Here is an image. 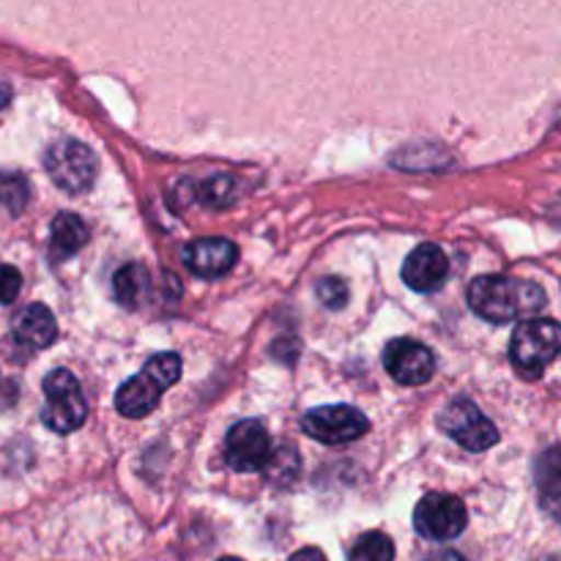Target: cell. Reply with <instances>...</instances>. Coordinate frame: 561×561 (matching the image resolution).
I'll return each mask as SVG.
<instances>
[{
    "label": "cell",
    "instance_id": "18",
    "mask_svg": "<svg viewBox=\"0 0 561 561\" xmlns=\"http://www.w3.org/2000/svg\"><path fill=\"white\" fill-rule=\"evenodd\" d=\"M348 561H394V542L383 531H367L354 542Z\"/></svg>",
    "mask_w": 561,
    "mask_h": 561
},
{
    "label": "cell",
    "instance_id": "19",
    "mask_svg": "<svg viewBox=\"0 0 561 561\" xmlns=\"http://www.w3.org/2000/svg\"><path fill=\"white\" fill-rule=\"evenodd\" d=\"M236 181L228 179V175H214V179H208L206 184H201V190H197V197H201L203 206L208 208H225L230 206V203L236 201Z\"/></svg>",
    "mask_w": 561,
    "mask_h": 561
},
{
    "label": "cell",
    "instance_id": "22",
    "mask_svg": "<svg viewBox=\"0 0 561 561\" xmlns=\"http://www.w3.org/2000/svg\"><path fill=\"white\" fill-rule=\"evenodd\" d=\"M288 561H327V557H323L318 548H301V551H296Z\"/></svg>",
    "mask_w": 561,
    "mask_h": 561
},
{
    "label": "cell",
    "instance_id": "12",
    "mask_svg": "<svg viewBox=\"0 0 561 561\" xmlns=\"http://www.w3.org/2000/svg\"><path fill=\"white\" fill-rule=\"evenodd\" d=\"M449 274V261L442 247L420 244L403 263V283L416 294H431L442 288Z\"/></svg>",
    "mask_w": 561,
    "mask_h": 561
},
{
    "label": "cell",
    "instance_id": "3",
    "mask_svg": "<svg viewBox=\"0 0 561 561\" xmlns=\"http://www.w3.org/2000/svg\"><path fill=\"white\" fill-rule=\"evenodd\" d=\"M510 359L524 378H540L548 365L561 359V323L546 318L520 321L510 340Z\"/></svg>",
    "mask_w": 561,
    "mask_h": 561
},
{
    "label": "cell",
    "instance_id": "1",
    "mask_svg": "<svg viewBox=\"0 0 561 561\" xmlns=\"http://www.w3.org/2000/svg\"><path fill=\"white\" fill-rule=\"evenodd\" d=\"M469 305L480 318L491 323L524 321L546 310L548 296L531 279H513L502 274H482L469 285Z\"/></svg>",
    "mask_w": 561,
    "mask_h": 561
},
{
    "label": "cell",
    "instance_id": "6",
    "mask_svg": "<svg viewBox=\"0 0 561 561\" xmlns=\"http://www.w3.org/2000/svg\"><path fill=\"white\" fill-rule=\"evenodd\" d=\"M438 427L447 433L453 442L469 453H485V449L496 447L499 431L471 400L458 398L438 414Z\"/></svg>",
    "mask_w": 561,
    "mask_h": 561
},
{
    "label": "cell",
    "instance_id": "11",
    "mask_svg": "<svg viewBox=\"0 0 561 561\" xmlns=\"http://www.w3.org/2000/svg\"><path fill=\"white\" fill-rule=\"evenodd\" d=\"M239 261V250L228 239H197L186 244L184 263L195 277L217 279L228 274Z\"/></svg>",
    "mask_w": 561,
    "mask_h": 561
},
{
    "label": "cell",
    "instance_id": "24",
    "mask_svg": "<svg viewBox=\"0 0 561 561\" xmlns=\"http://www.w3.org/2000/svg\"><path fill=\"white\" fill-rule=\"evenodd\" d=\"M11 102V88L5 82H0V110Z\"/></svg>",
    "mask_w": 561,
    "mask_h": 561
},
{
    "label": "cell",
    "instance_id": "14",
    "mask_svg": "<svg viewBox=\"0 0 561 561\" xmlns=\"http://www.w3.org/2000/svg\"><path fill=\"white\" fill-rule=\"evenodd\" d=\"M537 496L540 507L551 515L553 520H561V447H551L537 458L535 466Z\"/></svg>",
    "mask_w": 561,
    "mask_h": 561
},
{
    "label": "cell",
    "instance_id": "21",
    "mask_svg": "<svg viewBox=\"0 0 561 561\" xmlns=\"http://www.w3.org/2000/svg\"><path fill=\"white\" fill-rule=\"evenodd\" d=\"M22 290V274L9 263H0V305H11Z\"/></svg>",
    "mask_w": 561,
    "mask_h": 561
},
{
    "label": "cell",
    "instance_id": "10",
    "mask_svg": "<svg viewBox=\"0 0 561 561\" xmlns=\"http://www.w3.org/2000/svg\"><path fill=\"white\" fill-rule=\"evenodd\" d=\"M383 367L403 387H422L436 373V356H433V351L427 345L409 337H400L392 340L383 348Z\"/></svg>",
    "mask_w": 561,
    "mask_h": 561
},
{
    "label": "cell",
    "instance_id": "9",
    "mask_svg": "<svg viewBox=\"0 0 561 561\" xmlns=\"http://www.w3.org/2000/svg\"><path fill=\"white\" fill-rule=\"evenodd\" d=\"M301 431L316 442L337 447L365 436L370 431V420L351 405H323L301 416Z\"/></svg>",
    "mask_w": 561,
    "mask_h": 561
},
{
    "label": "cell",
    "instance_id": "2",
    "mask_svg": "<svg viewBox=\"0 0 561 561\" xmlns=\"http://www.w3.org/2000/svg\"><path fill=\"white\" fill-rule=\"evenodd\" d=\"M181 378V356L179 354H157L146 362L137 376L121 383L115 392V409L121 416L129 420H142L159 405L162 394Z\"/></svg>",
    "mask_w": 561,
    "mask_h": 561
},
{
    "label": "cell",
    "instance_id": "20",
    "mask_svg": "<svg viewBox=\"0 0 561 561\" xmlns=\"http://www.w3.org/2000/svg\"><path fill=\"white\" fill-rule=\"evenodd\" d=\"M318 299L327 310H343L348 305V285L340 277H323L316 288Z\"/></svg>",
    "mask_w": 561,
    "mask_h": 561
},
{
    "label": "cell",
    "instance_id": "17",
    "mask_svg": "<svg viewBox=\"0 0 561 561\" xmlns=\"http://www.w3.org/2000/svg\"><path fill=\"white\" fill-rule=\"evenodd\" d=\"M31 203V184L16 170H0V206L9 208V214L20 217Z\"/></svg>",
    "mask_w": 561,
    "mask_h": 561
},
{
    "label": "cell",
    "instance_id": "15",
    "mask_svg": "<svg viewBox=\"0 0 561 561\" xmlns=\"http://www.w3.org/2000/svg\"><path fill=\"white\" fill-rule=\"evenodd\" d=\"M88 244V228L77 214L60 211L49 228V261L64 263Z\"/></svg>",
    "mask_w": 561,
    "mask_h": 561
},
{
    "label": "cell",
    "instance_id": "7",
    "mask_svg": "<svg viewBox=\"0 0 561 561\" xmlns=\"http://www.w3.org/2000/svg\"><path fill=\"white\" fill-rule=\"evenodd\" d=\"M466 524H469L466 504L449 493H427L414 510V529L425 540H455V537L463 535Z\"/></svg>",
    "mask_w": 561,
    "mask_h": 561
},
{
    "label": "cell",
    "instance_id": "16",
    "mask_svg": "<svg viewBox=\"0 0 561 561\" xmlns=\"http://www.w3.org/2000/svg\"><path fill=\"white\" fill-rule=\"evenodd\" d=\"M148 290H151V283H148V272L140 263H126L124 268L115 272L113 294L121 307L137 310V307L148 299Z\"/></svg>",
    "mask_w": 561,
    "mask_h": 561
},
{
    "label": "cell",
    "instance_id": "13",
    "mask_svg": "<svg viewBox=\"0 0 561 561\" xmlns=\"http://www.w3.org/2000/svg\"><path fill=\"white\" fill-rule=\"evenodd\" d=\"M14 340L25 348L44 351L58 340V323L44 305H27L14 321Z\"/></svg>",
    "mask_w": 561,
    "mask_h": 561
},
{
    "label": "cell",
    "instance_id": "25",
    "mask_svg": "<svg viewBox=\"0 0 561 561\" xmlns=\"http://www.w3.org/2000/svg\"><path fill=\"white\" fill-rule=\"evenodd\" d=\"M219 561H241V559H236V557H225V559H219Z\"/></svg>",
    "mask_w": 561,
    "mask_h": 561
},
{
    "label": "cell",
    "instance_id": "8",
    "mask_svg": "<svg viewBox=\"0 0 561 561\" xmlns=\"http://www.w3.org/2000/svg\"><path fill=\"white\" fill-rule=\"evenodd\" d=\"M272 438L263 422L244 420L236 422L225 438V460L239 474H255V471H266L268 460H272Z\"/></svg>",
    "mask_w": 561,
    "mask_h": 561
},
{
    "label": "cell",
    "instance_id": "26",
    "mask_svg": "<svg viewBox=\"0 0 561 561\" xmlns=\"http://www.w3.org/2000/svg\"><path fill=\"white\" fill-rule=\"evenodd\" d=\"M551 561H561V559H551Z\"/></svg>",
    "mask_w": 561,
    "mask_h": 561
},
{
    "label": "cell",
    "instance_id": "4",
    "mask_svg": "<svg viewBox=\"0 0 561 561\" xmlns=\"http://www.w3.org/2000/svg\"><path fill=\"white\" fill-rule=\"evenodd\" d=\"M44 170L58 190L82 195L93 186L99 173V159L85 142L75 137H60L44 151Z\"/></svg>",
    "mask_w": 561,
    "mask_h": 561
},
{
    "label": "cell",
    "instance_id": "23",
    "mask_svg": "<svg viewBox=\"0 0 561 561\" xmlns=\"http://www.w3.org/2000/svg\"><path fill=\"white\" fill-rule=\"evenodd\" d=\"M427 561H466V559L460 557L458 551H438V553H433Z\"/></svg>",
    "mask_w": 561,
    "mask_h": 561
},
{
    "label": "cell",
    "instance_id": "5",
    "mask_svg": "<svg viewBox=\"0 0 561 561\" xmlns=\"http://www.w3.org/2000/svg\"><path fill=\"white\" fill-rule=\"evenodd\" d=\"M44 398H47L42 409L44 427L66 436V433H75L77 427L85 425V394H82L80 381L69 370L58 367L44 378Z\"/></svg>",
    "mask_w": 561,
    "mask_h": 561
}]
</instances>
